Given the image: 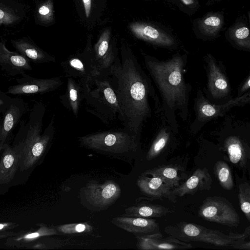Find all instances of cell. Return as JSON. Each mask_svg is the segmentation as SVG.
Instances as JSON below:
<instances>
[{"mask_svg": "<svg viewBox=\"0 0 250 250\" xmlns=\"http://www.w3.org/2000/svg\"><path fill=\"white\" fill-rule=\"evenodd\" d=\"M32 15L35 22L41 25H48L54 21L53 0L36 1L32 6Z\"/></svg>", "mask_w": 250, "mask_h": 250, "instance_id": "f546056e", "label": "cell"}, {"mask_svg": "<svg viewBox=\"0 0 250 250\" xmlns=\"http://www.w3.org/2000/svg\"><path fill=\"white\" fill-rule=\"evenodd\" d=\"M96 66L101 73L107 74L117 56L111 41L108 29L104 31L95 44L93 53Z\"/></svg>", "mask_w": 250, "mask_h": 250, "instance_id": "ac0fdd59", "label": "cell"}, {"mask_svg": "<svg viewBox=\"0 0 250 250\" xmlns=\"http://www.w3.org/2000/svg\"><path fill=\"white\" fill-rule=\"evenodd\" d=\"M121 188L112 181L100 184L95 181H89L84 188L86 200L91 206L104 208L113 203L120 196Z\"/></svg>", "mask_w": 250, "mask_h": 250, "instance_id": "7c38bea8", "label": "cell"}, {"mask_svg": "<svg viewBox=\"0 0 250 250\" xmlns=\"http://www.w3.org/2000/svg\"><path fill=\"white\" fill-rule=\"evenodd\" d=\"M45 107L41 102H35L30 110L27 121L20 122L18 135L22 138L19 143L21 148L20 165L21 171L28 169L38 162L51 143L54 133V117L42 133Z\"/></svg>", "mask_w": 250, "mask_h": 250, "instance_id": "3957f363", "label": "cell"}, {"mask_svg": "<svg viewBox=\"0 0 250 250\" xmlns=\"http://www.w3.org/2000/svg\"><path fill=\"white\" fill-rule=\"evenodd\" d=\"M0 158V184L10 182L20 167L21 158V148L19 143L10 146L5 144Z\"/></svg>", "mask_w": 250, "mask_h": 250, "instance_id": "d6986e66", "label": "cell"}, {"mask_svg": "<svg viewBox=\"0 0 250 250\" xmlns=\"http://www.w3.org/2000/svg\"><path fill=\"white\" fill-rule=\"evenodd\" d=\"M179 170L172 165H162L147 169L142 174L160 178L172 190L180 184L182 177Z\"/></svg>", "mask_w": 250, "mask_h": 250, "instance_id": "83f0119b", "label": "cell"}, {"mask_svg": "<svg viewBox=\"0 0 250 250\" xmlns=\"http://www.w3.org/2000/svg\"><path fill=\"white\" fill-rule=\"evenodd\" d=\"M92 229V226L87 223L67 224L57 227L58 232L65 234L89 232Z\"/></svg>", "mask_w": 250, "mask_h": 250, "instance_id": "d6a6232c", "label": "cell"}, {"mask_svg": "<svg viewBox=\"0 0 250 250\" xmlns=\"http://www.w3.org/2000/svg\"><path fill=\"white\" fill-rule=\"evenodd\" d=\"M84 10V13L85 16L87 18H88L90 16V12H91V6H92V0H82Z\"/></svg>", "mask_w": 250, "mask_h": 250, "instance_id": "74e56055", "label": "cell"}, {"mask_svg": "<svg viewBox=\"0 0 250 250\" xmlns=\"http://www.w3.org/2000/svg\"><path fill=\"white\" fill-rule=\"evenodd\" d=\"M250 87V76L249 75L246 79L240 85L238 91V96H241L244 93L249 91Z\"/></svg>", "mask_w": 250, "mask_h": 250, "instance_id": "8d00e7d4", "label": "cell"}, {"mask_svg": "<svg viewBox=\"0 0 250 250\" xmlns=\"http://www.w3.org/2000/svg\"><path fill=\"white\" fill-rule=\"evenodd\" d=\"M143 57L145 66L160 94V118L177 134L179 126L176 116L184 122L189 117L192 86L185 77L187 54L177 52L165 61L144 53Z\"/></svg>", "mask_w": 250, "mask_h": 250, "instance_id": "7a4b0ae2", "label": "cell"}, {"mask_svg": "<svg viewBox=\"0 0 250 250\" xmlns=\"http://www.w3.org/2000/svg\"><path fill=\"white\" fill-rule=\"evenodd\" d=\"M224 23V18L222 14L209 13L197 21L196 31L203 39L215 38L223 29Z\"/></svg>", "mask_w": 250, "mask_h": 250, "instance_id": "d4e9b609", "label": "cell"}, {"mask_svg": "<svg viewBox=\"0 0 250 250\" xmlns=\"http://www.w3.org/2000/svg\"><path fill=\"white\" fill-rule=\"evenodd\" d=\"M160 119L161 125L146 154L148 161L158 156L168 145L173 135L176 134L163 119Z\"/></svg>", "mask_w": 250, "mask_h": 250, "instance_id": "4316f807", "label": "cell"}, {"mask_svg": "<svg viewBox=\"0 0 250 250\" xmlns=\"http://www.w3.org/2000/svg\"><path fill=\"white\" fill-rule=\"evenodd\" d=\"M32 15V6L23 0H0V38L23 31Z\"/></svg>", "mask_w": 250, "mask_h": 250, "instance_id": "ba28073f", "label": "cell"}, {"mask_svg": "<svg viewBox=\"0 0 250 250\" xmlns=\"http://www.w3.org/2000/svg\"><path fill=\"white\" fill-rule=\"evenodd\" d=\"M227 39L235 47L243 50L250 49V36L249 27L239 22L230 27L227 31Z\"/></svg>", "mask_w": 250, "mask_h": 250, "instance_id": "f1b7e54d", "label": "cell"}, {"mask_svg": "<svg viewBox=\"0 0 250 250\" xmlns=\"http://www.w3.org/2000/svg\"><path fill=\"white\" fill-rule=\"evenodd\" d=\"M140 138L125 128L89 134L79 138L81 146L94 150L123 154L137 150Z\"/></svg>", "mask_w": 250, "mask_h": 250, "instance_id": "8992f818", "label": "cell"}, {"mask_svg": "<svg viewBox=\"0 0 250 250\" xmlns=\"http://www.w3.org/2000/svg\"><path fill=\"white\" fill-rule=\"evenodd\" d=\"M204 67L206 71V95L216 101L229 100L231 94V87L226 69L222 63L211 54H207L204 57Z\"/></svg>", "mask_w": 250, "mask_h": 250, "instance_id": "30bf717a", "label": "cell"}, {"mask_svg": "<svg viewBox=\"0 0 250 250\" xmlns=\"http://www.w3.org/2000/svg\"><path fill=\"white\" fill-rule=\"evenodd\" d=\"M86 110L108 125L119 119L122 123L124 115L107 74L98 76L83 83Z\"/></svg>", "mask_w": 250, "mask_h": 250, "instance_id": "277c9868", "label": "cell"}, {"mask_svg": "<svg viewBox=\"0 0 250 250\" xmlns=\"http://www.w3.org/2000/svg\"><path fill=\"white\" fill-rule=\"evenodd\" d=\"M246 239L247 238L239 239L230 246L236 249L250 250V243L249 241H245Z\"/></svg>", "mask_w": 250, "mask_h": 250, "instance_id": "d590c367", "label": "cell"}, {"mask_svg": "<svg viewBox=\"0 0 250 250\" xmlns=\"http://www.w3.org/2000/svg\"><path fill=\"white\" fill-rule=\"evenodd\" d=\"M10 42L17 52L34 63L55 62L54 57L38 46L28 36L11 39Z\"/></svg>", "mask_w": 250, "mask_h": 250, "instance_id": "603a6c76", "label": "cell"}, {"mask_svg": "<svg viewBox=\"0 0 250 250\" xmlns=\"http://www.w3.org/2000/svg\"><path fill=\"white\" fill-rule=\"evenodd\" d=\"M107 75L124 115L125 128L140 138L144 123L152 115L151 101L155 114L160 112V99L150 77L126 49H122L121 59L117 56Z\"/></svg>", "mask_w": 250, "mask_h": 250, "instance_id": "6da1fadb", "label": "cell"}, {"mask_svg": "<svg viewBox=\"0 0 250 250\" xmlns=\"http://www.w3.org/2000/svg\"><path fill=\"white\" fill-rule=\"evenodd\" d=\"M217 0H209V1H210V3H211L212 2H215Z\"/></svg>", "mask_w": 250, "mask_h": 250, "instance_id": "60d3db41", "label": "cell"}, {"mask_svg": "<svg viewBox=\"0 0 250 250\" xmlns=\"http://www.w3.org/2000/svg\"><path fill=\"white\" fill-rule=\"evenodd\" d=\"M214 173L222 188L230 190L234 187L231 171L228 165L224 161H218L213 167Z\"/></svg>", "mask_w": 250, "mask_h": 250, "instance_id": "4dcf8cb0", "label": "cell"}, {"mask_svg": "<svg viewBox=\"0 0 250 250\" xmlns=\"http://www.w3.org/2000/svg\"><path fill=\"white\" fill-rule=\"evenodd\" d=\"M212 179L207 168H197L186 181L171 190L177 197L186 194L193 195L202 190L211 188Z\"/></svg>", "mask_w": 250, "mask_h": 250, "instance_id": "ffe728a7", "label": "cell"}, {"mask_svg": "<svg viewBox=\"0 0 250 250\" xmlns=\"http://www.w3.org/2000/svg\"><path fill=\"white\" fill-rule=\"evenodd\" d=\"M62 105L77 117L81 104L84 99L83 82L72 78H68L65 92L60 96Z\"/></svg>", "mask_w": 250, "mask_h": 250, "instance_id": "cb8c5ba5", "label": "cell"}, {"mask_svg": "<svg viewBox=\"0 0 250 250\" xmlns=\"http://www.w3.org/2000/svg\"><path fill=\"white\" fill-rule=\"evenodd\" d=\"M181 2L188 8H195L199 5L198 0H180Z\"/></svg>", "mask_w": 250, "mask_h": 250, "instance_id": "f35d334b", "label": "cell"}, {"mask_svg": "<svg viewBox=\"0 0 250 250\" xmlns=\"http://www.w3.org/2000/svg\"><path fill=\"white\" fill-rule=\"evenodd\" d=\"M29 110L28 104L22 99L13 98L10 105L2 114L0 134V151L22 116Z\"/></svg>", "mask_w": 250, "mask_h": 250, "instance_id": "2e32d148", "label": "cell"}, {"mask_svg": "<svg viewBox=\"0 0 250 250\" xmlns=\"http://www.w3.org/2000/svg\"><path fill=\"white\" fill-rule=\"evenodd\" d=\"M1 124H2V121H0V130H1Z\"/></svg>", "mask_w": 250, "mask_h": 250, "instance_id": "b9f144b4", "label": "cell"}, {"mask_svg": "<svg viewBox=\"0 0 250 250\" xmlns=\"http://www.w3.org/2000/svg\"><path fill=\"white\" fill-rule=\"evenodd\" d=\"M13 98L0 91V114H3L10 105Z\"/></svg>", "mask_w": 250, "mask_h": 250, "instance_id": "e575fe53", "label": "cell"}, {"mask_svg": "<svg viewBox=\"0 0 250 250\" xmlns=\"http://www.w3.org/2000/svg\"><path fill=\"white\" fill-rule=\"evenodd\" d=\"M173 212L165 206L150 203H141L125 209V216L143 218H159Z\"/></svg>", "mask_w": 250, "mask_h": 250, "instance_id": "484cf974", "label": "cell"}, {"mask_svg": "<svg viewBox=\"0 0 250 250\" xmlns=\"http://www.w3.org/2000/svg\"><path fill=\"white\" fill-rule=\"evenodd\" d=\"M250 92L221 103L210 102L204 91L198 89L194 99L193 109L195 118L189 126L192 134H196L208 122L219 117L225 116L233 107L244 106L250 103Z\"/></svg>", "mask_w": 250, "mask_h": 250, "instance_id": "52a82bcc", "label": "cell"}, {"mask_svg": "<svg viewBox=\"0 0 250 250\" xmlns=\"http://www.w3.org/2000/svg\"><path fill=\"white\" fill-rule=\"evenodd\" d=\"M165 233L185 242H199L213 244L217 246H230L241 238L250 236V227L242 234L230 232L225 234L219 230L209 229L198 224L184 221L164 229Z\"/></svg>", "mask_w": 250, "mask_h": 250, "instance_id": "5b68a950", "label": "cell"}, {"mask_svg": "<svg viewBox=\"0 0 250 250\" xmlns=\"http://www.w3.org/2000/svg\"><path fill=\"white\" fill-rule=\"evenodd\" d=\"M58 234V232L57 229L54 228H48L46 226H42L36 231L26 234L18 239L17 240H21V239L31 240L43 236L55 235Z\"/></svg>", "mask_w": 250, "mask_h": 250, "instance_id": "836d02e7", "label": "cell"}, {"mask_svg": "<svg viewBox=\"0 0 250 250\" xmlns=\"http://www.w3.org/2000/svg\"><path fill=\"white\" fill-rule=\"evenodd\" d=\"M6 39L0 38V66L5 76L14 77L32 69L30 62L17 51L6 46Z\"/></svg>", "mask_w": 250, "mask_h": 250, "instance_id": "9a60e30c", "label": "cell"}, {"mask_svg": "<svg viewBox=\"0 0 250 250\" xmlns=\"http://www.w3.org/2000/svg\"><path fill=\"white\" fill-rule=\"evenodd\" d=\"M131 32L137 38L161 47L172 49L176 42L171 35L151 24L135 22L129 25Z\"/></svg>", "mask_w": 250, "mask_h": 250, "instance_id": "5bb4252c", "label": "cell"}, {"mask_svg": "<svg viewBox=\"0 0 250 250\" xmlns=\"http://www.w3.org/2000/svg\"><path fill=\"white\" fill-rule=\"evenodd\" d=\"M21 76V78L16 79V84L8 87L5 92L7 94H43L55 91L63 83L59 77L37 79L27 75L25 73Z\"/></svg>", "mask_w": 250, "mask_h": 250, "instance_id": "8fae6325", "label": "cell"}, {"mask_svg": "<svg viewBox=\"0 0 250 250\" xmlns=\"http://www.w3.org/2000/svg\"><path fill=\"white\" fill-rule=\"evenodd\" d=\"M198 214L203 220L229 227H237L240 222L239 215L231 203L221 196L206 198Z\"/></svg>", "mask_w": 250, "mask_h": 250, "instance_id": "9c48e42d", "label": "cell"}, {"mask_svg": "<svg viewBox=\"0 0 250 250\" xmlns=\"http://www.w3.org/2000/svg\"><path fill=\"white\" fill-rule=\"evenodd\" d=\"M136 238L137 247L143 250L187 249L192 247L191 244L171 236L164 237L161 232L137 235Z\"/></svg>", "mask_w": 250, "mask_h": 250, "instance_id": "e0dca14e", "label": "cell"}, {"mask_svg": "<svg viewBox=\"0 0 250 250\" xmlns=\"http://www.w3.org/2000/svg\"><path fill=\"white\" fill-rule=\"evenodd\" d=\"M238 198L242 211L250 221V185L249 183L244 182L239 185Z\"/></svg>", "mask_w": 250, "mask_h": 250, "instance_id": "1f68e13d", "label": "cell"}, {"mask_svg": "<svg viewBox=\"0 0 250 250\" xmlns=\"http://www.w3.org/2000/svg\"><path fill=\"white\" fill-rule=\"evenodd\" d=\"M111 222L128 232L143 235L161 232L157 222L151 218L119 216L113 218Z\"/></svg>", "mask_w": 250, "mask_h": 250, "instance_id": "7402d4cb", "label": "cell"}, {"mask_svg": "<svg viewBox=\"0 0 250 250\" xmlns=\"http://www.w3.org/2000/svg\"><path fill=\"white\" fill-rule=\"evenodd\" d=\"M137 185L146 196L155 199L166 198L176 203L177 196L171 189L158 177L141 174L137 181Z\"/></svg>", "mask_w": 250, "mask_h": 250, "instance_id": "44dd1931", "label": "cell"}, {"mask_svg": "<svg viewBox=\"0 0 250 250\" xmlns=\"http://www.w3.org/2000/svg\"><path fill=\"white\" fill-rule=\"evenodd\" d=\"M12 225V223H0V230L12 228L13 227Z\"/></svg>", "mask_w": 250, "mask_h": 250, "instance_id": "ab89813d", "label": "cell"}, {"mask_svg": "<svg viewBox=\"0 0 250 250\" xmlns=\"http://www.w3.org/2000/svg\"><path fill=\"white\" fill-rule=\"evenodd\" d=\"M61 65L66 77L83 83L101 73L96 66L93 53L72 56L62 62Z\"/></svg>", "mask_w": 250, "mask_h": 250, "instance_id": "4fadbf2b", "label": "cell"}]
</instances>
